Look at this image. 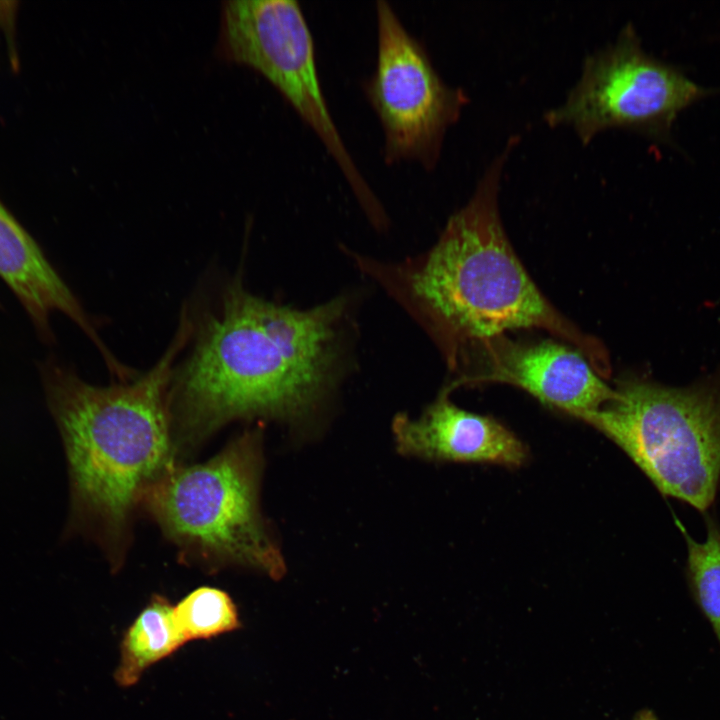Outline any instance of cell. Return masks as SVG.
Returning <instances> with one entry per match:
<instances>
[{"label": "cell", "instance_id": "1", "mask_svg": "<svg viewBox=\"0 0 720 720\" xmlns=\"http://www.w3.org/2000/svg\"><path fill=\"white\" fill-rule=\"evenodd\" d=\"M207 311L191 353L174 369V431L192 443L229 421L296 420L321 400L333 377L346 300L307 310L258 297L240 277Z\"/></svg>", "mask_w": 720, "mask_h": 720}, {"label": "cell", "instance_id": "2", "mask_svg": "<svg viewBox=\"0 0 720 720\" xmlns=\"http://www.w3.org/2000/svg\"><path fill=\"white\" fill-rule=\"evenodd\" d=\"M509 147L489 165L471 198L450 216L431 249L399 263L349 254L361 272L377 281L428 332L451 370L482 341L509 330L538 328L575 346L607 377L611 367L603 344L553 307L505 233L498 189Z\"/></svg>", "mask_w": 720, "mask_h": 720}, {"label": "cell", "instance_id": "3", "mask_svg": "<svg viewBox=\"0 0 720 720\" xmlns=\"http://www.w3.org/2000/svg\"><path fill=\"white\" fill-rule=\"evenodd\" d=\"M192 334L184 309L165 353L131 383L103 387L55 360L41 366L68 463L71 508L63 536L94 539L113 563L122 559L136 506L174 467L170 387L175 359Z\"/></svg>", "mask_w": 720, "mask_h": 720}, {"label": "cell", "instance_id": "4", "mask_svg": "<svg viewBox=\"0 0 720 720\" xmlns=\"http://www.w3.org/2000/svg\"><path fill=\"white\" fill-rule=\"evenodd\" d=\"M261 434L245 432L205 463L174 466L142 503L183 553L281 578L286 566L259 508Z\"/></svg>", "mask_w": 720, "mask_h": 720}, {"label": "cell", "instance_id": "5", "mask_svg": "<svg viewBox=\"0 0 720 720\" xmlns=\"http://www.w3.org/2000/svg\"><path fill=\"white\" fill-rule=\"evenodd\" d=\"M617 397L578 417L620 447L659 492L707 512L720 487V385L620 381Z\"/></svg>", "mask_w": 720, "mask_h": 720}, {"label": "cell", "instance_id": "6", "mask_svg": "<svg viewBox=\"0 0 720 720\" xmlns=\"http://www.w3.org/2000/svg\"><path fill=\"white\" fill-rule=\"evenodd\" d=\"M218 54L261 73L314 131L338 165L369 221L388 217L360 172L331 115L316 61L312 32L294 0H229L221 11Z\"/></svg>", "mask_w": 720, "mask_h": 720}, {"label": "cell", "instance_id": "7", "mask_svg": "<svg viewBox=\"0 0 720 720\" xmlns=\"http://www.w3.org/2000/svg\"><path fill=\"white\" fill-rule=\"evenodd\" d=\"M375 11L377 58L364 90L383 131L384 161L416 162L431 171L467 95L441 78L423 43L388 2L377 1Z\"/></svg>", "mask_w": 720, "mask_h": 720}, {"label": "cell", "instance_id": "8", "mask_svg": "<svg viewBox=\"0 0 720 720\" xmlns=\"http://www.w3.org/2000/svg\"><path fill=\"white\" fill-rule=\"evenodd\" d=\"M703 90L673 68L648 56L631 24L588 55L566 100L545 113L550 125H571L583 143L610 127L665 128Z\"/></svg>", "mask_w": 720, "mask_h": 720}, {"label": "cell", "instance_id": "9", "mask_svg": "<svg viewBox=\"0 0 720 720\" xmlns=\"http://www.w3.org/2000/svg\"><path fill=\"white\" fill-rule=\"evenodd\" d=\"M451 384L504 383L521 388L543 404L570 416L596 411L617 397L585 355L551 340L516 342L504 335L467 351Z\"/></svg>", "mask_w": 720, "mask_h": 720}, {"label": "cell", "instance_id": "10", "mask_svg": "<svg viewBox=\"0 0 720 720\" xmlns=\"http://www.w3.org/2000/svg\"><path fill=\"white\" fill-rule=\"evenodd\" d=\"M453 389L446 386L418 418L402 413L393 418L397 451L429 461L521 466L528 456L522 441L496 419L455 405Z\"/></svg>", "mask_w": 720, "mask_h": 720}, {"label": "cell", "instance_id": "11", "mask_svg": "<svg viewBox=\"0 0 720 720\" xmlns=\"http://www.w3.org/2000/svg\"><path fill=\"white\" fill-rule=\"evenodd\" d=\"M0 278L17 297L44 340L49 342L52 339L51 314L60 312L91 339L107 365L115 361L75 295L34 238L1 201Z\"/></svg>", "mask_w": 720, "mask_h": 720}, {"label": "cell", "instance_id": "12", "mask_svg": "<svg viewBox=\"0 0 720 720\" xmlns=\"http://www.w3.org/2000/svg\"><path fill=\"white\" fill-rule=\"evenodd\" d=\"M180 631L174 606L153 595L125 631L120 643V658L114 679L121 687L135 685L153 664L170 656L186 643Z\"/></svg>", "mask_w": 720, "mask_h": 720}, {"label": "cell", "instance_id": "13", "mask_svg": "<svg viewBox=\"0 0 720 720\" xmlns=\"http://www.w3.org/2000/svg\"><path fill=\"white\" fill-rule=\"evenodd\" d=\"M687 546L686 577L695 602L720 643V526L705 514L706 539L694 540L676 519Z\"/></svg>", "mask_w": 720, "mask_h": 720}, {"label": "cell", "instance_id": "14", "mask_svg": "<svg viewBox=\"0 0 720 720\" xmlns=\"http://www.w3.org/2000/svg\"><path fill=\"white\" fill-rule=\"evenodd\" d=\"M174 615L186 641L210 639L241 627L238 609L225 591L203 586L174 606Z\"/></svg>", "mask_w": 720, "mask_h": 720}, {"label": "cell", "instance_id": "15", "mask_svg": "<svg viewBox=\"0 0 720 720\" xmlns=\"http://www.w3.org/2000/svg\"><path fill=\"white\" fill-rule=\"evenodd\" d=\"M635 720H657L653 712L649 710L642 711L638 714Z\"/></svg>", "mask_w": 720, "mask_h": 720}]
</instances>
